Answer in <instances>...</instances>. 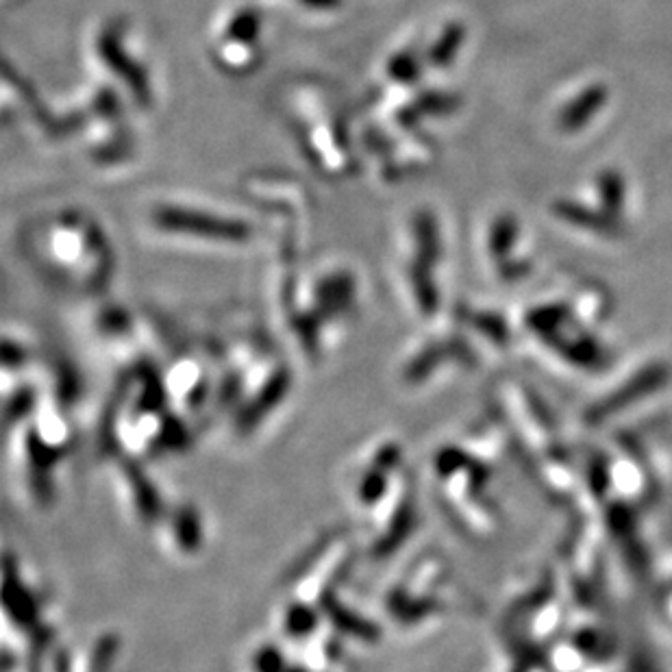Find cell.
Instances as JSON below:
<instances>
[{
  "mask_svg": "<svg viewBox=\"0 0 672 672\" xmlns=\"http://www.w3.org/2000/svg\"><path fill=\"white\" fill-rule=\"evenodd\" d=\"M607 90L603 85L588 87L586 92H581L575 101H572L562 114H559V127L564 131H577L583 124L590 122L592 116L605 105Z\"/></svg>",
  "mask_w": 672,
  "mask_h": 672,
  "instance_id": "obj_1",
  "label": "cell"
},
{
  "mask_svg": "<svg viewBox=\"0 0 672 672\" xmlns=\"http://www.w3.org/2000/svg\"><path fill=\"white\" fill-rule=\"evenodd\" d=\"M557 214L564 216L566 220L579 224V227H586L592 231H609L612 229V220H605L601 214H596V211L590 209H583L575 203H559L557 205Z\"/></svg>",
  "mask_w": 672,
  "mask_h": 672,
  "instance_id": "obj_2",
  "label": "cell"
},
{
  "mask_svg": "<svg viewBox=\"0 0 672 672\" xmlns=\"http://www.w3.org/2000/svg\"><path fill=\"white\" fill-rule=\"evenodd\" d=\"M462 40H464V29L459 27V24H451V27H448L444 35L440 37V42L435 44V48L431 51L433 64L442 68L448 64V61H453V57L459 51V46H462Z\"/></svg>",
  "mask_w": 672,
  "mask_h": 672,
  "instance_id": "obj_3",
  "label": "cell"
},
{
  "mask_svg": "<svg viewBox=\"0 0 672 672\" xmlns=\"http://www.w3.org/2000/svg\"><path fill=\"white\" fill-rule=\"evenodd\" d=\"M599 194L609 214H616V211L622 207V201H625V188H622V179L616 172L601 174Z\"/></svg>",
  "mask_w": 672,
  "mask_h": 672,
  "instance_id": "obj_4",
  "label": "cell"
},
{
  "mask_svg": "<svg viewBox=\"0 0 672 672\" xmlns=\"http://www.w3.org/2000/svg\"><path fill=\"white\" fill-rule=\"evenodd\" d=\"M516 233H518V224L512 216H505L496 220V224L492 227L490 233V248L494 255H505L509 248H512L514 240H516Z\"/></svg>",
  "mask_w": 672,
  "mask_h": 672,
  "instance_id": "obj_5",
  "label": "cell"
}]
</instances>
